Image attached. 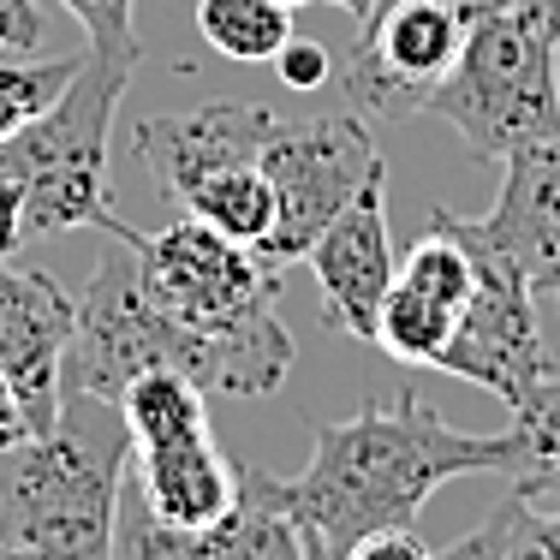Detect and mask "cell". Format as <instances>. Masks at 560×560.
I'll list each match as a JSON object with an SVG mask.
<instances>
[{"label":"cell","instance_id":"obj_11","mask_svg":"<svg viewBox=\"0 0 560 560\" xmlns=\"http://www.w3.org/2000/svg\"><path fill=\"white\" fill-rule=\"evenodd\" d=\"M275 108L262 102H203L191 114H162V119H143L131 131V155L150 167V179L162 185L173 203L209 185L215 173L233 167H257L262 162V143L275 131Z\"/></svg>","mask_w":560,"mask_h":560},{"label":"cell","instance_id":"obj_2","mask_svg":"<svg viewBox=\"0 0 560 560\" xmlns=\"http://www.w3.org/2000/svg\"><path fill=\"white\" fill-rule=\"evenodd\" d=\"M292 358H299V346H292L280 311L250 328H233V335L185 328L179 316H167L143 292L131 245L114 238L102 250L96 275H90V292L78 299L66 394H96L119 406V394L138 376H155V370H179L203 394H275L287 382Z\"/></svg>","mask_w":560,"mask_h":560},{"label":"cell","instance_id":"obj_31","mask_svg":"<svg viewBox=\"0 0 560 560\" xmlns=\"http://www.w3.org/2000/svg\"><path fill=\"white\" fill-rule=\"evenodd\" d=\"M0 560H24V555H19V549H12V542H7V537H0Z\"/></svg>","mask_w":560,"mask_h":560},{"label":"cell","instance_id":"obj_28","mask_svg":"<svg viewBox=\"0 0 560 560\" xmlns=\"http://www.w3.org/2000/svg\"><path fill=\"white\" fill-rule=\"evenodd\" d=\"M513 12H518V19H525L537 36L560 43V0H513Z\"/></svg>","mask_w":560,"mask_h":560},{"label":"cell","instance_id":"obj_13","mask_svg":"<svg viewBox=\"0 0 560 560\" xmlns=\"http://www.w3.org/2000/svg\"><path fill=\"white\" fill-rule=\"evenodd\" d=\"M501 197L483 221V238L518 269L542 316H560V131L506 155Z\"/></svg>","mask_w":560,"mask_h":560},{"label":"cell","instance_id":"obj_9","mask_svg":"<svg viewBox=\"0 0 560 560\" xmlns=\"http://www.w3.org/2000/svg\"><path fill=\"white\" fill-rule=\"evenodd\" d=\"M465 48V0H382L340 66V90L364 119H411L430 108Z\"/></svg>","mask_w":560,"mask_h":560},{"label":"cell","instance_id":"obj_12","mask_svg":"<svg viewBox=\"0 0 560 560\" xmlns=\"http://www.w3.org/2000/svg\"><path fill=\"white\" fill-rule=\"evenodd\" d=\"M311 275L323 287V323L340 328L352 340L376 346V311L388 299L399 262H394V238H388V179L364 185L352 203L328 221V233L311 245Z\"/></svg>","mask_w":560,"mask_h":560},{"label":"cell","instance_id":"obj_15","mask_svg":"<svg viewBox=\"0 0 560 560\" xmlns=\"http://www.w3.org/2000/svg\"><path fill=\"white\" fill-rule=\"evenodd\" d=\"M238 465V495L209 530L191 537V560H304L311 555V530L280 495V477L262 465Z\"/></svg>","mask_w":560,"mask_h":560},{"label":"cell","instance_id":"obj_23","mask_svg":"<svg viewBox=\"0 0 560 560\" xmlns=\"http://www.w3.org/2000/svg\"><path fill=\"white\" fill-rule=\"evenodd\" d=\"M513 506H518V489H506V501H495V513H489L477 530H465L459 542H447L435 560H501L506 530H513Z\"/></svg>","mask_w":560,"mask_h":560},{"label":"cell","instance_id":"obj_21","mask_svg":"<svg viewBox=\"0 0 560 560\" xmlns=\"http://www.w3.org/2000/svg\"><path fill=\"white\" fill-rule=\"evenodd\" d=\"M60 7L84 24V36H90L96 55H138L143 60L138 24H131V7H138V0H60Z\"/></svg>","mask_w":560,"mask_h":560},{"label":"cell","instance_id":"obj_14","mask_svg":"<svg viewBox=\"0 0 560 560\" xmlns=\"http://www.w3.org/2000/svg\"><path fill=\"white\" fill-rule=\"evenodd\" d=\"M138 453V489L167 525L179 530H209L215 518L233 506L238 495V465L215 447V430L209 435H179V442H155V447H131Z\"/></svg>","mask_w":560,"mask_h":560},{"label":"cell","instance_id":"obj_25","mask_svg":"<svg viewBox=\"0 0 560 560\" xmlns=\"http://www.w3.org/2000/svg\"><path fill=\"white\" fill-rule=\"evenodd\" d=\"M0 55H43V7L0 0Z\"/></svg>","mask_w":560,"mask_h":560},{"label":"cell","instance_id":"obj_29","mask_svg":"<svg viewBox=\"0 0 560 560\" xmlns=\"http://www.w3.org/2000/svg\"><path fill=\"white\" fill-rule=\"evenodd\" d=\"M328 7H340V12H346V19H358V24H364V19H370V12H376V7H382V0H328Z\"/></svg>","mask_w":560,"mask_h":560},{"label":"cell","instance_id":"obj_1","mask_svg":"<svg viewBox=\"0 0 560 560\" xmlns=\"http://www.w3.org/2000/svg\"><path fill=\"white\" fill-rule=\"evenodd\" d=\"M471 471L525 477L530 435L518 423L506 435L453 430L442 406L399 388L394 399H364L340 423H316L311 465L280 477V495L328 555H340L370 530L411 525L435 489Z\"/></svg>","mask_w":560,"mask_h":560},{"label":"cell","instance_id":"obj_19","mask_svg":"<svg viewBox=\"0 0 560 560\" xmlns=\"http://www.w3.org/2000/svg\"><path fill=\"white\" fill-rule=\"evenodd\" d=\"M84 55L36 60V55H0V138H12L19 126H31L36 114H48L60 102V90L78 78Z\"/></svg>","mask_w":560,"mask_h":560},{"label":"cell","instance_id":"obj_26","mask_svg":"<svg viewBox=\"0 0 560 560\" xmlns=\"http://www.w3.org/2000/svg\"><path fill=\"white\" fill-rule=\"evenodd\" d=\"M275 66H280V78H287L292 90H323L328 78H335L328 48H323V43H299V36H292V43L275 55Z\"/></svg>","mask_w":560,"mask_h":560},{"label":"cell","instance_id":"obj_22","mask_svg":"<svg viewBox=\"0 0 560 560\" xmlns=\"http://www.w3.org/2000/svg\"><path fill=\"white\" fill-rule=\"evenodd\" d=\"M501 560H560V506H542V501H530L525 489H518L513 530H506Z\"/></svg>","mask_w":560,"mask_h":560},{"label":"cell","instance_id":"obj_8","mask_svg":"<svg viewBox=\"0 0 560 560\" xmlns=\"http://www.w3.org/2000/svg\"><path fill=\"white\" fill-rule=\"evenodd\" d=\"M459 226L477 250V287L465 299L459 328H453V340H447L435 370L489 388L506 411H525L530 394L542 388V376L555 370L549 352H542V311L525 292L518 269L483 238V226L465 221V215H459Z\"/></svg>","mask_w":560,"mask_h":560},{"label":"cell","instance_id":"obj_7","mask_svg":"<svg viewBox=\"0 0 560 560\" xmlns=\"http://www.w3.org/2000/svg\"><path fill=\"white\" fill-rule=\"evenodd\" d=\"M262 173L275 185V226L262 238L269 262H304L328 221L352 203L364 185L388 179L370 119L358 108L340 114H280L262 143Z\"/></svg>","mask_w":560,"mask_h":560},{"label":"cell","instance_id":"obj_16","mask_svg":"<svg viewBox=\"0 0 560 560\" xmlns=\"http://www.w3.org/2000/svg\"><path fill=\"white\" fill-rule=\"evenodd\" d=\"M119 411H126L131 447L179 442V435H209V394L197 388L191 376H179V370L138 376L119 394Z\"/></svg>","mask_w":560,"mask_h":560},{"label":"cell","instance_id":"obj_10","mask_svg":"<svg viewBox=\"0 0 560 560\" xmlns=\"http://www.w3.org/2000/svg\"><path fill=\"white\" fill-rule=\"evenodd\" d=\"M78 304L60 292L55 275L19 269L0 257V376L12 382L31 435L48 430L66 406V352H72Z\"/></svg>","mask_w":560,"mask_h":560},{"label":"cell","instance_id":"obj_3","mask_svg":"<svg viewBox=\"0 0 560 560\" xmlns=\"http://www.w3.org/2000/svg\"><path fill=\"white\" fill-rule=\"evenodd\" d=\"M126 471V411L96 394H66L48 430L0 453V537L24 560H108Z\"/></svg>","mask_w":560,"mask_h":560},{"label":"cell","instance_id":"obj_20","mask_svg":"<svg viewBox=\"0 0 560 560\" xmlns=\"http://www.w3.org/2000/svg\"><path fill=\"white\" fill-rule=\"evenodd\" d=\"M108 560H191V530L167 525L150 501H143L138 477L126 471L119 489V513H114V555Z\"/></svg>","mask_w":560,"mask_h":560},{"label":"cell","instance_id":"obj_27","mask_svg":"<svg viewBox=\"0 0 560 560\" xmlns=\"http://www.w3.org/2000/svg\"><path fill=\"white\" fill-rule=\"evenodd\" d=\"M24 435H31V418H24V406H19V394H12V382L0 376V453L19 447Z\"/></svg>","mask_w":560,"mask_h":560},{"label":"cell","instance_id":"obj_18","mask_svg":"<svg viewBox=\"0 0 560 560\" xmlns=\"http://www.w3.org/2000/svg\"><path fill=\"white\" fill-rule=\"evenodd\" d=\"M453 328H459V311H453V304L430 299V292L406 287V280L394 275L388 299H382V311H376V346L394 364L435 370L447 352V340H453Z\"/></svg>","mask_w":560,"mask_h":560},{"label":"cell","instance_id":"obj_5","mask_svg":"<svg viewBox=\"0 0 560 560\" xmlns=\"http://www.w3.org/2000/svg\"><path fill=\"white\" fill-rule=\"evenodd\" d=\"M560 43L537 36L513 12V0H465V48L430 96L477 155L506 162L513 150L560 131Z\"/></svg>","mask_w":560,"mask_h":560},{"label":"cell","instance_id":"obj_24","mask_svg":"<svg viewBox=\"0 0 560 560\" xmlns=\"http://www.w3.org/2000/svg\"><path fill=\"white\" fill-rule=\"evenodd\" d=\"M335 560H435V549L418 537L411 525H388V530H370L358 537L352 549H340Z\"/></svg>","mask_w":560,"mask_h":560},{"label":"cell","instance_id":"obj_30","mask_svg":"<svg viewBox=\"0 0 560 560\" xmlns=\"http://www.w3.org/2000/svg\"><path fill=\"white\" fill-rule=\"evenodd\" d=\"M304 560H335V555H328V549H323V542H316V537H311V555H304Z\"/></svg>","mask_w":560,"mask_h":560},{"label":"cell","instance_id":"obj_17","mask_svg":"<svg viewBox=\"0 0 560 560\" xmlns=\"http://www.w3.org/2000/svg\"><path fill=\"white\" fill-rule=\"evenodd\" d=\"M197 36L238 66H269L292 43V7H280V0H197Z\"/></svg>","mask_w":560,"mask_h":560},{"label":"cell","instance_id":"obj_6","mask_svg":"<svg viewBox=\"0 0 560 560\" xmlns=\"http://www.w3.org/2000/svg\"><path fill=\"white\" fill-rule=\"evenodd\" d=\"M108 238H126L143 292L197 335H233V328H250L280 311V262L197 215L167 221L162 233H138V226L114 221Z\"/></svg>","mask_w":560,"mask_h":560},{"label":"cell","instance_id":"obj_32","mask_svg":"<svg viewBox=\"0 0 560 560\" xmlns=\"http://www.w3.org/2000/svg\"><path fill=\"white\" fill-rule=\"evenodd\" d=\"M280 7H311V0H280Z\"/></svg>","mask_w":560,"mask_h":560},{"label":"cell","instance_id":"obj_4","mask_svg":"<svg viewBox=\"0 0 560 560\" xmlns=\"http://www.w3.org/2000/svg\"><path fill=\"white\" fill-rule=\"evenodd\" d=\"M138 66V55L84 48V66L55 108L0 138V257L43 233H66V226L108 233L119 221L108 197V126Z\"/></svg>","mask_w":560,"mask_h":560}]
</instances>
